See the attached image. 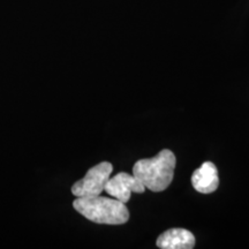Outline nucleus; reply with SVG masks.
Instances as JSON below:
<instances>
[{
  "mask_svg": "<svg viewBox=\"0 0 249 249\" xmlns=\"http://www.w3.org/2000/svg\"><path fill=\"white\" fill-rule=\"evenodd\" d=\"M144 191L145 187L143 186V183L134 174H128L126 172L118 173L113 178L108 179L105 185V192L123 203L129 201L132 193L140 194Z\"/></svg>",
  "mask_w": 249,
  "mask_h": 249,
  "instance_id": "obj_4",
  "label": "nucleus"
},
{
  "mask_svg": "<svg viewBox=\"0 0 249 249\" xmlns=\"http://www.w3.org/2000/svg\"><path fill=\"white\" fill-rule=\"evenodd\" d=\"M192 185L197 192L210 194L218 188L219 179L218 171L211 161H204L200 169L195 170L192 176Z\"/></svg>",
  "mask_w": 249,
  "mask_h": 249,
  "instance_id": "obj_6",
  "label": "nucleus"
},
{
  "mask_svg": "<svg viewBox=\"0 0 249 249\" xmlns=\"http://www.w3.org/2000/svg\"><path fill=\"white\" fill-rule=\"evenodd\" d=\"M77 213L97 224L120 225L129 219V213L126 205L117 198L104 196L77 197L73 203Z\"/></svg>",
  "mask_w": 249,
  "mask_h": 249,
  "instance_id": "obj_2",
  "label": "nucleus"
},
{
  "mask_svg": "<svg viewBox=\"0 0 249 249\" xmlns=\"http://www.w3.org/2000/svg\"><path fill=\"white\" fill-rule=\"evenodd\" d=\"M157 247L161 249H192L195 236L186 229H171L158 236Z\"/></svg>",
  "mask_w": 249,
  "mask_h": 249,
  "instance_id": "obj_5",
  "label": "nucleus"
},
{
  "mask_svg": "<svg viewBox=\"0 0 249 249\" xmlns=\"http://www.w3.org/2000/svg\"><path fill=\"white\" fill-rule=\"evenodd\" d=\"M176 156L164 149L152 158L140 160L133 167V174L151 192H163L171 185L176 169Z\"/></svg>",
  "mask_w": 249,
  "mask_h": 249,
  "instance_id": "obj_1",
  "label": "nucleus"
},
{
  "mask_svg": "<svg viewBox=\"0 0 249 249\" xmlns=\"http://www.w3.org/2000/svg\"><path fill=\"white\" fill-rule=\"evenodd\" d=\"M113 166L108 161H102L87 172L85 178L75 182L71 187V193L76 197L98 196L105 191V185L110 179Z\"/></svg>",
  "mask_w": 249,
  "mask_h": 249,
  "instance_id": "obj_3",
  "label": "nucleus"
}]
</instances>
